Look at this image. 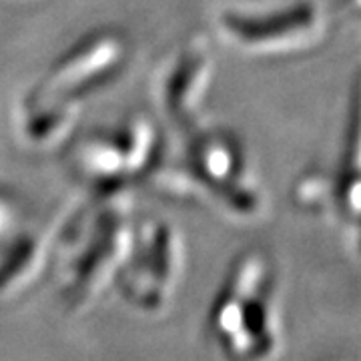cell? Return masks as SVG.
<instances>
[{
  "label": "cell",
  "mask_w": 361,
  "mask_h": 361,
  "mask_svg": "<svg viewBox=\"0 0 361 361\" xmlns=\"http://www.w3.org/2000/svg\"><path fill=\"white\" fill-rule=\"evenodd\" d=\"M129 42L115 30H99L51 66L23 103V130L32 142H54L73 127L85 99L123 68Z\"/></svg>",
  "instance_id": "cell-1"
},
{
  "label": "cell",
  "mask_w": 361,
  "mask_h": 361,
  "mask_svg": "<svg viewBox=\"0 0 361 361\" xmlns=\"http://www.w3.org/2000/svg\"><path fill=\"white\" fill-rule=\"evenodd\" d=\"M116 195L85 209L61 235V287L77 307L115 283L129 255L133 229L127 205Z\"/></svg>",
  "instance_id": "cell-2"
},
{
  "label": "cell",
  "mask_w": 361,
  "mask_h": 361,
  "mask_svg": "<svg viewBox=\"0 0 361 361\" xmlns=\"http://www.w3.org/2000/svg\"><path fill=\"white\" fill-rule=\"evenodd\" d=\"M209 334L235 360L269 357L277 348L269 295V267L249 253L233 265L209 315Z\"/></svg>",
  "instance_id": "cell-3"
},
{
  "label": "cell",
  "mask_w": 361,
  "mask_h": 361,
  "mask_svg": "<svg viewBox=\"0 0 361 361\" xmlns=\"http://www.w3.org/2000/svg\"><path fill=\"white\" fill-rule=\"evenodd\" d=\"M183 269V247L177 231L159 219H149L133 233L127 261L115 283L135 310L159 313L177 293Z\"/></svg>",
  "instance_id": "cell-4"
},
{
  "label": "cell",
  "mask_w": 361,
  "mask_h": 361,
  "mask_svg": "<svg viewBox=\"0 0 361 361\" xmlns=\"http://www.w3.org/2000/svg\"><path fill=\"white\" fill-rule=\"evenodd\" d=\"M159 149V137L149 118L135 116L113 129L92 133L78 142L73 167L103 195L118 193L121 187L145 175Z\"/></svg>",
  "instance_id": "cell-5"
},
{
  "label": "cell",
  "mask_w": 361,
  "mask_h": 361,
  "mask_svg": "<svg viewBox=\"0 0 361 361\" xmlns=\"http://www.w3.org/2000/svg\"><path fill=\"white\" fill-rule=\"evenodd\" d=\"M180 183L237 215H253L261 203L239 142L223 130H207L191 139Z\"/></svg>",
  "instance_id": "cell-6"
},
{
  "label": "cell",
  "mask_w": 361,
  "mask_h": 361,
  "mask_svg": "<svg viewBox=\"0 0 361 361\" xmlns=\"http://www.w3.org/2000/svg\"><path fill=\"white\" fill-rule=\"evenodd\" d=\"M317 14L307 2L273 13L225 11L219 16V30L233 44L245 51L271 52L291 49L311 32Z\"/></svg>",
  "instance_id": "cell-7"
},
{
  "label": "cell",
  "mask_w": 361,
  "mask_h": 361,
  "mask_svg": "<svg viewBox=\"0 0 361 361\" xmlns=\"http://www.w3.org/2000/svg\"><path fill=\"white\" fill-rule=\"evenodd\" d=\"M213 77V54L203 39L189 40L180 47L167 66L161 82V103L165 115L179 127H189Z\"/></svg>",
  "instance_id": "cell-8"
},
{
  "label": "cell",
  "mask_w": 361,
  "mask_h": 361,
  "mask_svg": "<svg viewBox=\"0 0 361 361\" xmlns=\"http://www.w3.org/2000/svg\"><path fill=\"white\" fill-rule=\"evenodd\" d=\"M42 261V245L35 237L18 239L16 245L0 259V293L13 291L14 287L26 283L35 277Z\"/></svg>",
  "instance_id": "cell-9"
}]
</instances>
